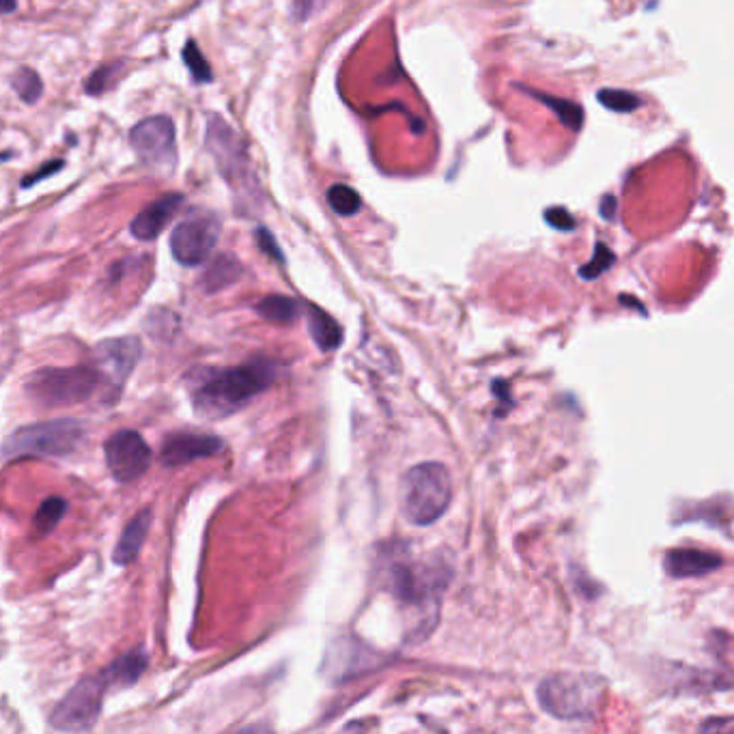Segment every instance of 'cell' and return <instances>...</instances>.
Segmentation results:
<instances>
[{
    "mask_svg": "<svg viewBox=\"0 0 734 734\" xmlns=\"http://www.w3.org/2000/svg\"><path fill=\"white\" fill-rule=\"evenodd\" d=\"M97 385L99 371L91 368H43L26 382V394L41 407H69L86 401Z\"/></svg>",
    "mask_w": 734,
    "mask_h": 734,
    "instance_id": "7",
    "label": "cell"
},
{
    "mask_svg": "<svg viewBox=\"0 0 734 734\" xmlns=\"http://www.w3.org/2000/svg\"><path fill=\"white\" fill-rule=\"evenodd\" d=\"M603 678L584 672H560L540 681L539 702L558 720L590 721L603 704Z\"/></svg>",
    "mask_w": 734,
    "mask_h": 734,
    "instance_id": "3",
    "label": "cell"
},
{
    "mask_svg": "<svg viewBox=\"0 0 734 734\" xmlns=\"http://www.w3.org/2000/svg\"><path fill=\"white\" fill-rule=\"evenodd\" d=\"M545 220H548V224L556 231H566L568 233V231L575 229V218H573L565 207H549L548 212H545Z\"/></svg>",
    "mask_w": 734,
    "mask_h": 734,
    "instance_id": "29",
    "label": "cell"
},
{
    "mask_svg": "<svg viewBox=\"0 0 734 734\" xmlns=\"http://www.w3.org/2000/svg\"><path fill=\"white\" fill-rule=\"evenodd\" d=\"M65 167V162L63 159H57V162H48V164H43V167L37 170V173H32L31 177H26L24 181H22V187H31L32 184H40V181H43V179H48L50 175H54V173H59L60 168Z\"/></svg>",
    "mask_w": 734,
    "mask_h": 734,
    "instance_id": "31",
    "label": "cell"
},
{
    "mask_svg": "<svg viewBox=\"0 0 734 734\" xmlns=\"http://www.w3.org/2000/svg\"><path fill=\"white\" fill-rule=\"evenodd\" d=\"M226 449L224 439L218 435L181 431L167 435L162 444L164 466H184V463L216 457Z\"/></svg>",
    "mask_w": 734,
    "mask_h": 734,
    "instance_id": "13",
    "label": "cell"
},
{
    "mask_svg": "<svg viewBox=\"0 0 734 734\" xmlns=\"http://www.w3.org/2000/svg\"><path fill=\"white\" fill-rule=\"evenodd\" d=\"M319 5H322L319 0H295V7H294L295 18L297 20H306L308 15L314 14V9H317Z\"/></svg>",
    "mask_w": 734,
    "mask_h": 734,
    "instance_id": "32",
    "label": "cell"
},
{
    "mask_svg": "<svg viewBox=\"0 0 734 734\" xmlns=\"http://www.w3.org/2000/svg\"><path fill=\"white\" fill-rule=\"evenodd\" d=\"M142 343L136 336H125V339H110L97 345L95 360L99 364V373H104L106 382L114 390L123 388L125 379L134 371L136 362L140 360Z\"/></svg>",
    "mask_w": 734,
    "mask_h": 734,
    "instance_id": "12",
    "label": "cell"
},
{
    "mask_svg": "<svg viewBox=\"0 0 734 734\" xmlns=\"http://www.w3.org/2000/svg\"><path fill=\"white\" fill-rule=\"evenodd\" d=\"M328 203L339 216H356L362 209V198L351 186L334 184L328 190Z\"/></svg>",
    "mask_w": 734,
    "mask_h": 734,
    "instance_id": "23",
    "label": "cell"
},
{
    "mask_svg": "<svg viewBox=\"0 0 734 734\" xmlns=\"http://www.w3.org/2000/svg\"><path fill=\"white\" fill-rule=\"evenodd\" d=\"M130 145L134 153L158 173H170L177 164V142L173 119L158 114V117L142 119L130 131Z\"/></svg>",
    "mask_w": 734,
    "mask_h": 734,
    "instance_id": "9",
    "label": "cell"
},
{
    "mask_svg": "<svg viewBox=\"0 0 734 734\" xmlns=\"http://www.w3.org/2000/svg\"><path fill=\"white\" fill-rule=\"evenodd\" d=\"M121 68H123L121 63H110L95 69L91 74V78L85 82V91L88 95H102V93H106L114 85V80H117Z\"/></svg>",
    "mask_w": 734,
    "mask_h": 734,
    "instance_id": "27",
    "label": "cell"
},
{
    "mask_svg": "<svg viewBox=\"0 0 734 734\" xmlns=\"http://www.w3.org/2000/svg\"><path fill=\"white\" fill-rule=\"evenodd\" d=\"M184 63L187 65L192 78H195V82H198V85H205V82L213 80L212 68H209L207 59L203 57V52L198 50V43L195 40H190L184 46Z\"/></svg>",
    "mask_w": 734,
    "mask_h": 734,
    "instance_id": "26",
    "label": "cell"
},
{
    "mask_svg": "<svg viewBox=\"0 0 734 734\" xmlns=\"http://www.w3.org/2000/svg\"><path fill=\"white\" fill-rule=\"evenodd\" d=\"M205 138L209 153L216 159L220 173L233 187L237 201H241L244 207H261V186L240 134L222 117L209 114Z\"/></svg>",
    "mask_w": 734,
    "mask_h": 734,
    "instance_id": "4",
    "label": "cell"
},
{
    "mask_svg": "<svg viewBox=\"0 0 734 734\" xmlns=\"http://www.w3.org/2000/svg\"><path fill=\"white\" fill-rule=\"evenodd\" d=\"M257 313L272 323L289 325L300 314V304L286 295H267L257 304Z\"/></svg>",
    "mask_w": 734,
    "mask_h": 734,
    "instance_id": "21",
    "label": "cell"
},
{
    "mask_svg": "<svg viewBox=\"0 0 734 734\" xmlns=\"http://www.w3.org/2000/svg\"><path fill=\"white\" fill-rule=\"evenodd\" d=\"M108 470L119 483H131L149 470L153 452L136 431H117L104 446Z\"/></svg>",
    "mask_w": 734,
    "mask_h": 734,
    "instance_id": "11",
    "label": "cell"
},
{
    "mask_svg": "<svg viewBox=\"0 0 734 734\" xmlns=\"http://www.w3.org/2000/svg\"><path fill=\"white\" fill-rule=\"evenodd\" d=\"M85 427L78 421H52L18 429L5 441V459L18 457H68L78 450L85 439Z\"/></svg>",
    "mask_w": 734,
    "mask_h": 734,
    "instance_id": "6",
    "label": "cell"
},
{
    "mask_svg": "<svg viewBox=\"0 0 734 734\" xmlns=\"http://www.w3.org/2000/svg\"><path fill=\"white\" fill-rule=\"evenodd\" d=\"M614 213H616V198L612 195L601 198V216H603L605 220H612L614 218Z\"/></svg>",
    "mask_w": 734,
    "mask_h": 734,
    "instance_id": "33",
    "label": "cell"
},
{
    "mask_svg": "<svg viewBox=\"0 0 734 734\" xmlns=\"http://www.w3.org/2000/svg\"><path fill=\"white\" fill-rule=\"evenodd\" d=\"M257 246L261 248V250L265 252V255H269V257H272L274 261L285 263V255H283V252H280L278 244H276L274 235L269 233L267 229H263V226H258V229H257Z\"/></svg>",
    "mask_w": 734,
    "mask_h": 734,
    "instance_id": "30",
    "label": "cell"
},
{
    "mask_svg": "<svg viewBox=\"0 0 734 734\" xmlns=\"http://www.w3.org/2000/svg\"><path fill=\"white\" fill-rule=\"evenodd\" d=\"M384 577L385 588L412 612V642L433 633L439 618L441 594L450 582L449 566L444 562H418L394 556L388 560Z\"/></svg>",
    "mask_w": 734,
    "mask_h": 734,
    "instance_id": "2",
    "label": "cell"
},
{
    "mask_svg": "<svg viewBox=\"0 0 734 734\" xmlns=\"http://www.w3.org/2000/svg\"><path fill=\"white\" fill-rule=\"evenodd\" d=\"M612 263H614V252H612L605 244H597L593 258H590V263H586L579 269V276H582L584 280H594L603 272H607V269L612 267Z\"/></svg>",
    "mask_w": 734,
    "mask_h": 734,
    "instance_id": "28",
    "label": "cell"
},
{
    "mask_svg": "<svg viewBox=\"0 0 734 734\" xmlns=\"http://www.w3.org/2000/svg\"><path fill=\"white\" fill-rule=\"evenodd\" d=\"M308 330H311L314 343H317L322 351H332L343 343V330H340V325L317 306L308 308Z\"/></svg>",
    "mask_w": 734,
    "mask_h": 734,
    "instance_id": "17",
    "label": "cell"
},
{
    "mask_svg": "<svg viewBox=\"0 0 734 734\" xmlns=\"http://www.w3.org/2000/svg\"><path fill=\"white\" fill-rule=\"evenodd\" d=\"M11 86L15 88V93H18L22 102L31 104V106H35L43 95V82L40 78V74L29 68H22L20 71H15L14 78H11Z\"/></svg>",
    "mask_w": 734,
    "mask_h": 734,
    "instance_id": "22",
    "label": "cell"
},
{
    "mask_svg": "<svg viewBox=\"0 0 734 734\" xmlns=\"http://www.w3.org/2000/svg\"><path fill=\"white\" fill-rule=\"evenodd\" d=\"M147 653L142 648L130 650L128 655H123L121 659L114 661L113 666L108 667L104 675H106L110 685H134L138 678L142 676V672L147 670Z\"/></svg>",
    "mask_w": 734,
    "mask_h": 734,
    "instance_id": "18",
    "label": "cell"
},
{
    "mask_svg": "<svg viewBox=\"0 0 734 734\" xmlns=\"http://www.w3.org/2000/svg\"><path fill=\"white\" fill-rule=\"evenodd\" d=\"M528 93L532 95L534 99H539L540 104H545L551 113L556 114V117L560 119V123L568 128L571 131H579L584 125V108L579 106V104L571 102V99H562V97H554V95H548V93H537L532 91V88H528Z\"/></svg>",
    "mask_w": 734,
    "mask_h": 734,
    "instance_id": "19",
    "label": "cell"
},
{
    "mask_svg": "<svg viewBox=\"0 0 734 734\" xmlns=\"http://www.w3.org/2000/svg\"><path fill=\"white\" fill-rule=\"evenodd\" d=\"M220 240V220L213 213H196L175 226L170 252L184 267H198L212 257Z\"/></svg>",
    "mask_w": 734,
    "mask_h": 734,
    "instance_id": "10",
    "label": "cell"
},
{
    "mask_svg": "<svg viewBox=\"0 0 734 734\" xmlns=\"http://www.w3.org/2000/svg\"><path fill=\"white\" fill-rule=\"evenodd\" d=\"M15 7H18V0H5L3 14H11V11H15Z\"/></svg>",
    "mask_w": 734,
    "mask_h": 734,
    "instance_id": "34",
    "label": "cell"
},
{
    "mask_svg": "<svg viewBox=\"0 0 734 734\" xmlns=\"http://www.w3.org/2000/svg\"><path fill=\"white\" fill-rule=\"evenodd\" d=\"M240 276H241V265L237 263V258L231 255H222L212 263V267L207 269L205 276H203L201 283L209 291V294H213V291H220V289H224V286L233 285Z\"/></svg>",
    "mask_w": 734,
    "mask_h": 734,
    "instance_id": "20",
    "label": "cell"
},
{
    "mask_svg": "<svg viewBox=\"0 0 734 734\" xmlns=\"http://www.w3.org/2000/svg\"><path fill=\"white\" fill-rule=\"evenodd\" d=\"M403 512L416 526H431L449 511L452 502V478L441 463L429 461L413 466L401 485Z\"/></svg>",
    "mask_w": 734,
    "mask_h": 734,
    "instance_id": "5",
    "label": "cell"
},
{
    "mask_svg": "<svg viewBox=\"0 0 734 734\" xmlns=\"http://www.w3.org/2000/svg\"><path fill=\"white\" fill-rule=\"evenodd\" d=\"M721 565L720 556L704 549L681 548L666 556V571L672 577H702Z\"/></svg>",
    "mask_w": 734,
    "mask_h": 734,
    "instance_id": "15",
    "label": "cell"
},
{
    "mask_svg": "<svg viewBox=\"0 0 734 734\" xmlns=\"http://www.w3.org/2000/svg\"><path fill=\"white\" fill-rule=\"evenodd\" d=\"M276 364L263 358L240 367L203 368L192 375V405L205 421H220L248 405L274 384Z\"/></svg>",
    "mask_w": 734,
    "mask_h": 734,
    "instance_id": "1",
    "label": "cell"
},
{
    "mask_svg": "<svg viewBox=\"0 0 734 734\" xmlns=\"http://www.w3.org/2000/svg\"><path fill=\"white\" fill-rule=\"evenodd\" d=\"M149 526H151V512L149 511L138 512V515L131 519V521L128 523V528H125L123 534H121L117 548H114V554H113L114 565L128 566L134 562L136 556L140 554L142 545H145Z\"/></svg>",
    "mask_w": 734,
    "mask_h": 734,
    "instance_id": "16",
    "label": "cell"
},
{
    "mask_svg": "<svg viewBox=\"0 0 734 734\" xmlns=\"http://www.w3.org/2000/svg\"><path fill=\"white\" fill-rule=\"evenodd\" d=\"M65 511H68V502L63 498H48L40 506L35 515V528L40 534H48L57 528V523L65 517Z\"/></svg>",
    "mask_w": 734,
    "mask_h": 734,
    "instance_id": "25",
    "label": "cell"
},
{
    "mask_svg": "<svg viewBox=\"0 0 734 734\" xmlns=\"http://www.w3.org/2000/svg\"><path fill=\"white\" fill-rule=\"evenodd\" d=\"M597 99L601 106L612 110V113H633V110L642 106V97L631 91H625V88H601Z\"/></svg>",
    "mask_w": 734,
    "mask_h": 734,
    "instance_id": "24",
    "label": "cell"
},
{
    "mask_svg": "<svg viewBox=\"0 0 734 734\" xmlns=\"http://www.w3.org/2000/svg\"><path fill=\"white\" fill-rule=\"evenodd\" d=\"M184 203V196L181 195H167L158 201H153L151 205H147L142 209L138 216L131 220L130 231L136 240L140 241H151L162 233L164 226L170 222V218L175 216L177 209Z\"/></svg>",
    "mask_w": 734,
    "mask_h": 734,
    "instance_id": "14",
    "label": "cell"
},
{
    "mask_svg": "<svg viewBox=\"0 0 734 734\" xmlns=\"http://www.w3.org/2000/svg\"><path fill=\"white\" fill-rule=\"evenodd\" d=\"M110 685L106 675L80 681L52 711L50 724L63 732H85L97 724L104 692Z\"/></svg>",
    "mask_w": 734,
    "mask_h": 734,
    "instance_id": "8",
    "label": "cell"
}]
</instances>
